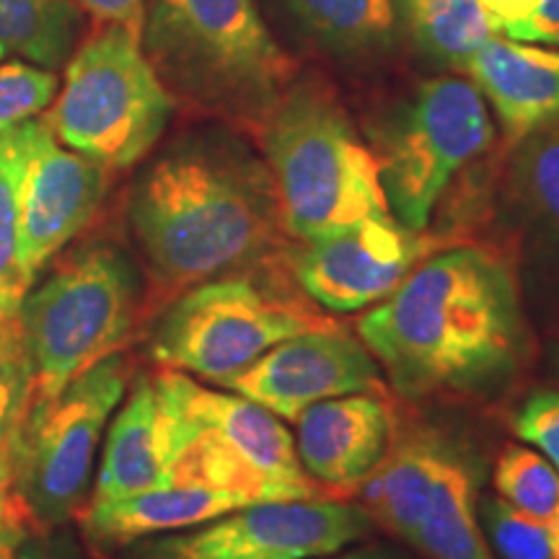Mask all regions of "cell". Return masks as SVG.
Instances as JSON below:
<instances>
[{
  "label": "cell",
  "instance_id": "6da1fadb",
  "mask_svg": "<svg viewBox=\"0 0 559 559\" xmlns=\"http://www.w3.org/2000/svg\"><path fill=\"white\" fill-rule=\"evenodd\" d=\"M358 334L404 396L506 381L528 342L515 272L485 247L438 249L389 298L370 306Z\"/></svg>",
  "mask_w": 559,
  "mask_h": 559
},
{
  "label": "cell",
  "instance_id": "ba28073f",
  "mask_svg": "<svg viewBox=\"0 0 559 559\" xmlns=\"http://www.w3.org/2000/svg\"><path fill=\"white\" fill-rule=\"evenodd\" d=\"M171 111V91L145 58L140 34L102 24L68 58L45 122L66 148L104 169H128L158 143Z\"/></svg>",
  "mask_w": 559,
  "mask_h": 559
},
{
  "label": "cell",
  "instance_id": "4fadbf2b",
  "mask_svg": "<svg viewBox=\"0 0 559 559\" xmlns=\"http://www.w3.org/2000/svg\"><path fill=\"white\" fill-rule=\"evenodd\" d=\"M381 366L360 340L340 330H313L280 342L226 389L280 419L296 423L313 404L347 394H379Z\"/></svg>",
  "mask_w": 559,
  "mask_h": 559
},
{
  "label": "cell",
  "instance_id": "83f0119b",
  "mask_svg": "<svg viewBox=\"0 0 559 559\" xmlns=\"http://www.w3.org/2000/svg\"><path fill=\"white\" fill-rule=\"evenodd\" d=\"M58 86L55 70L24 60H0V138L50 109Z\"/></svg>",
  "mask_w": 559,
  "mask_h": 559
},
{
  "label": "cell",
  "instance_id": "52a82bcc",
  "mask_svg": "<svg viewBox=\"0 0 559 559\" xmlns=\"http://www.w3.org/2000/svg\"><path fill=\"white\" fill-rule=\"evenodd\" d=\"M337 330L321 306L262 275H223L192 285L153 332L158 366L226 386L267 349L296 334Z\"/></svg>",
  "mask_w": 559,
  "mask_h": 559
},
{
  "label": "cell",
  "instance_id": "1f68e13d",
  "mask_svg": "<svg viewBox=\"0 0 559 559\" xmlns=\"http://www.w3.org/2000/svg\"><path fill=\"white\" fill-rule=\"evenodd\" d=\"M73 3L99 24H120L135 34L143 29L145 0H73Z\"/></svg>",
  "mask_w": 559,
  "mask_h": 559
},
{
  "label": "cell",
  "instance_id": "7402d4cb",
  "mask_svg": "<svg viewBox=\"0 0 559 559\" xmlns=\"http://www.w3.org/2000/svg\"><path fill=\"white\" fill-rule=\"evenodd\" d=\"M81 37L73 0H0V60H24L55 70Z\"/></svg>",
  "mask_w": 559,
  "mask_h": 559
},
{
  "label": "cell",
  "instance_id": "d6a6232c",
  "mask_svg": "<svg viewBox=\"0 0 559 559\" xmlns=\"http://www.w3.org/2000/svg\"><path fill=\"white\" fill-rule=\"evenodd\" d=\"M13 519L26 521L16 498V445L0 440V526Z\"/></svg>",
  "mask_w": 559,
  "mask_h": 559
},
{
  "label": "cell",
  "instance_id": "8992f818",
  "mask_svg": "<svg viewBox=\"0 0 559 559\" xmlns=\"http://www.w3.org/2000/svg\"><path fill=\"white\" fill-rule=\"evenodd\" d=\"M138 304L135 267L111 243H83L55 262L16 311L32 366L29 412L117 353L130 337Z\"/></svg>",
  "mask_w": 559,
  "mask_h": 559
},
{
  "label": "cell",
  "instance_id": "3957f363",
  "mask_svg": "<svg viewBox=\"0 0 559 559\" xmlns=\"http://www.w3.org/2000/svg\"><path fill=\"white\" fill-rule=\"evenodd\" d=\"M262 130L264 164L293 239L317 241L360 221L389 218L379 160L317 79L290 81Z\"/></svg>",
  "mask_w": 559,
  "mask_h": 559
},
{
  "label": "cell",
  "instance_id": "8fae6325",
  "mask_svg": "<svg viewBox=\"0 0 559 559\" xmlns=\"http://www.w3.org/2000/svg\"><path fill=\"white\" fill-rule=\"evenodd\" d=\"M443 249L425 230L402 226L394 215L360 221L293 251L298 288L324 311H360L381 304Z\"/></svg>",
  "mask_w": 559,
  "mask_h": 559
},
{
  "label": "cell",
  "instance_id": "9a60e30c",
  "mask_svg": "<svg viewBox=\"0 0 559 559\" xmlns=\"http://www.w3.org/2000/svg\"><path fill=\"white\" fill-rule=\"evenodd\" d=\"M394 443V412L379 394H347L313 404L296 419L304 472L334 495H353Z\"/></svg>",
  "mask_w": 559,
  "mask_h": 559
},
{
  "label": "cell",
  "instance_id": "ffe728a7",
  "mask_svg": "<svg viewBox=\"0 0 559 559\" xmlns=\"http://www.w3.org/2000/svg\"><path fill=\"white\" fill-rule=\"evenodd\" d=\"M477 508V479L469 464L453 451L404 542L428 559H498L481 534Z\"/></svg>",
  "mask_w": 559,
  "mask_h": 559
},
{
  "label": "cell",
  "instance_id": "e0dca14e",
  "mask_svg": "<svg viewBox=\"0 0 559 559\" xmlns=\"http://www.w3.org/2000/svg\"><path fill=\"white\" fill-rule=\"evenodd\" d=\"M164 485H171L169 419L153 376H140L111 419L91 502L130 498Z\"/></svg>",
  "mask_w": 559,
  "mask_h": 559
},
{
  "label": "cell",
  "instance_id": "9c48e42d",
  "mask_svg": "<svg viewBox=\"0 0 559 559\" xmlns=\"http://www.w3.org/2000/svg\"><path fill=\"white\" fill-rule=\"evenodd\" d=\"M495 124L479 88L461 75L423 81L383 120L373 156L402 226L425 230L451 181L489 151Z\"/></svg>",
  "mask_w": 559,
  "mask_h": 559
},
{
  "label": "cell",
  "instance_id": "7a4b0ae2",
  "mask_svg": "<svg viewBox=\"0 0 559 559\" xmlns=\"http://www.w3.org/2000/svg\"><path fill=\"white\" fill-rule=\"evenodd\" d=\"M128 215L169 290L254 270L285 234L267 164L218 132L160 153L132 187Z\"/></svg>",
  "mask_w": 559,
  "mask_h": 559
},
{
  "label": "cell",
  "instance_id": "44dd1931",
  "mask_svg": "<svg viewBox=\"0 0 559 559\" xmlns=\"http://www.w3.org/2000/svg\"><path fill=\"white\" fill-rule=\"evenodd\" d=\"M400 37L425 60L440 68L464 70L498 26L479 0H394Z\"/></svg>",
  "mask_w": 559,
  "mask_h": 559
},
{
  "label": "cell",
  "instance_id": "30bf717a",
  "mask_svg": "<svg viewBox=\"0 0 559 559\" xmlns=\"http://www.w3.org/2000/svg\"><path fill=\"white\" fill-rule=\"evenodd\" d=\"M128 373V360L111 353L26 415L16 443V498L32 531L60 528L79 513Z\"/></svg>",
  "mask_w": 559,
  "mask_h": 559
},
{
  "label": "cell",
  "instance_id": "f1b7e54d",
  "mask_svg": "<svg viewBox=\"0 0 559 559\" xmlns=\"http://www.w3.org/2000/svg\"><path fill=\"white\" fill-rule=\"evenodd\" d=\"M513 430L559 472V391L536 389L513 417Z\"/></svg>",
  "mask_w": 559,
  "mask_h": 559
},
{
  "label": "cell",
  "instance_id": "e575fe53",
  "mask_svg": "<svg viewBox=\"0 0 559 559\" xmlns=\"http://www.w3.org/2000/svg\"><path fill=\"white\" fill-rule=\"evenodd\" d=\"M26 531H32V528L24 519H13L0 526V559H16L19 542L24 539Z\"/></svg>",
  "mask_w": 559,
  "mask_h": 559
},
{
  "label": "cell",
  "instance_id": "d590c367",
  "mask_svg": "<svg viewBox=\"0 0 559 559\" xmlns=\"http://www.w3.org/2000/svg\"><path fill=\"white\" fill-rule=\"evenodd\" d=\"M337 559H396V557L386 555V551L366 549V551H353V555H345V557H337Z\"/></svg>",
  "mask_w": 559,
  "mask_h": 559
},
{
  "label": "cell",
  "instance_id": "cb8c5ba5",
  "mask_svg": "<svg viewBox=\"0 0 559 559\" xmlns=\"http://www.w3.org/2000/svg\"><path fill=\"white\" fill-rule=\"evenodd\" d=\"M510 179L531 218L559 236V122L515 143Z\"/></svg>",
  "mask_w": 559,
  "mask_h": 559
},
{
  "label": "cell",
  "instance_id": "f546056e",
  "mask_svg": "<svg viewBox=\"0 0 559 559\" xmlns=\"http://www.w3.org/2000/svg\"><path fill=\"white\" fill-rule=\"evenodd\" d=\"M16 559H83L79 544L66 531H26L19 542Z\"/></svg>",
  "mask_w": 559,
  "mask_h": 559
},
{
  "label": "cell",
  "instance_id": "d6986e66",
  "mask_svg": "<svg viewBox=\"0 0 559 559\" xmlns=\"http://www.w3.org/2000/svg\"><path fill=\"white\" fill-rule=\"evenodd\" d=\"M296 32L334 60L366 62L400 41L394 0H280Z\"/></svg>",
  "mask_w": 559,
  "mask_h": 559
},
{
  "label": "cell",
  "instance_id": "ac0fdd59",
  "mask_svg": "<svg viewBox=\"0 0 559 559\" xmlns=\"http://www.w3.org/2000/svg\"><path fill=\"white\" fill-rule=\"evenodd\" d=\"M243 506L251 502L226 489L171 481L130 498L91 502L83 515V528L96 547H122L151 534L202 526Z\"/></svg>",
  "mask_w": 559,
  "mask_h": 559
},
{
  "label": "cell",
  "instance_id": "5b68a950",
  "mask_svg": "<svg viewBox=\"0 0 559 559\" xmlns=\"http://www.w3.org/2000/svg\"><path fill=\"white\" fill-rule=\"evenodd\" d=\"M169 419L171 481L241 495L247 502L321 498L283 419L236 391H213L187 373L153 376Z\"/></svg>",
  "mask_w": 559,
  "mask_h": 559
},
{
  "label": "cell",
  "instance_id": "484cf974",
  "mask_svg": "<svg viewBox=\"0 0 559 559\" xmlns=\"http://www.w3.org/2000/svg\"><path fill=\"white\" fill-rule=\"evenodd\" d=\"M498 498L523 513L559 519V472L536 449L508 445L492 472Z\"/></svg>",
  "mask_w": 559,
  "mask_h": 559
},
{
  "label": "cell",
  "instance_id": "5bb4252c",
  "mask_svg": "<svg viewBox=\"0 0 559 559\" xmlns=\"http://www.w3.org/2000/svg\"><path fill=\"white\" fill-rule=\"evenodd\" d=\"M104 192L107 169L60 145L50 128H45L21 192L19 267L29 288L39 272L88 226Z\"/></svg>",
  "mask_w": 559,
  "mask_h": 559
},
{
  "label": "cell",
  "instance_id": "4dcf8cb0",
  "mask_svg": "<svg viewBox=\"0 0 559 559\" xmlns=\"http://www.w3.org/2000/svg\"><path fill=\"white\" fill-rule=\"evenodd\" d=\"M515 41H531V45L557 47L559 50V0H542L539 11L521 26L502 34Z\"/></svg>",
  "mask_w": 559,
  "mask_h": 559
},
{
  "label": "cell",
  "instance_id": "2e32d148",
  "mask_svg": "<svg viewBox=\"0 0 559 559\" xmlns=\"http://www.w3.org/2000/svg\"><path fill=\"white\" fill-rule=\"evenodd\" d=\"M510 143L559 122V50L495 34L466 66Z\"/></svg>",
  "mask_w": 559,
  "mask_h": 559
},
{
  "label": "cell",
  "instance_id": "277c9868",
  "mask_svg": "<svg viewBox=\"0 0 559 559\" xmlns=\"http://www.w3.org/2000/svg\"><path fill=\"white\" fill-rule=\"evenodd\" d=\"M140 45L171 96L241 120L262 124L293 81L257 0H145Z\"/></svg>",
  "mask_w": 559,
  "mask_h": 559
},
{
  "label": "cell",
  "instance_id": "d4e9b609",
  "mask_svg": "<svg viewBox=\"0 0 559 559\" xmlns=\"http://www.w3.org/2000/svg\"><path fill=\"white\" fill-rule=\"evenodd\" d=\"M477 519L498 559H559V519L523 513L502 498L481 500Z\"/></svg>",
  "mask_w": 559,
  "mask_h": 559
},
{
  "label": "cell",
  "instance_id": "603a6c76",
  "mask_svg": "<svg viewBox=\"0 0 559 559\" xmlns=\"http://www.w3.org/2000/svg\"><path fill=\"white\" fill-rule=\"evenodd\" d=\"M45 128V120L34 117L0 138V319L13 317L21 298L29 290L19 267L21 192L26 166Z\"/></svg>",
  "mask_w": 559,
  "mask_h": 559
},
{
  "label": "cell",
  "instance_id": "4316f807",
  "mask_svg": "<svg viewBox=\"0 0 559 559\" xmlns=\"http://www.w3.org/2000/svg\"><path fill=\"white\" fill-rule=\"evenodd\" d=\"M32 407V366L19 317L0 319V440L19 443Z\"/></svg>",
  "mask_w": 559,
  "mask_h": 559
},
{
  "label": "cell",
  "instance_id": "836d02e7",
  "mask_svg": "<svg viewBox=\"0 0 559 559\" xmlns=\"http://www.w3.org/2000/svg\"><path fill=\"white\" fill-rule=\"evenodd\" d=\"M479 3L485 5V11L495 21L498 32L506 34L534 16L539 11L542 0H479Z\"/></svg>",
  "mask_w": 559,
  "mask_h": 559
},
{
  "label": "cell",
  "instance_id": "7c38bea8",
  "mask_svg": "<svg viewBox=\"0 0 559 559\" xmlns=\"http://www.w3.org/2000/svg\"><path fill=\"white\" fill-rule=\"evenodd\" d=\"M373 519L360 506L306 498L243 506L164 547L171 559H321L362 539Z\"/></svg>",
  "mask_w": 559,
  "mask_h": 559
}]
</instances>
